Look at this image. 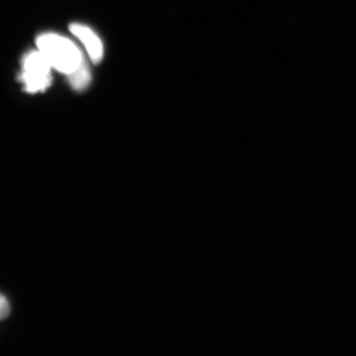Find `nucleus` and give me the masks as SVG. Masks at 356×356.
<instances>
[{"label":"nucleus","instance_id":"f257e3e1","mask_svg":"<svg viewBox=\"0 0 356 356\" xmlns=\"http://www.w3.org/2000/svg\"><path fill=\"white\" fill-rule=\"evenodd\" d=\"M37 46L51 67L67 76L79 69L86 60L76 44L60 35H41L37 40Z\"/></svg>","mask_w":356,"mask_h":356},{"label":"nucleus","instance_id":"20e7f679","mask_svg":"<svg viewBox=\"0 0 356 356\" xmlns=\"http://www.w3.org/2000/svg\"><path fill=\"white\" fill-rule=\"evenodd\" d=\"M67 76H69L70 86L76 90L81 91L88 88L91 81V74L86 60H84L79 69Z\"/></svg>","mask_w":356,"mask_h":356},{"label":"nucleus","instance_id":"39448f33","mask_svg":"<svg viewBox=\"0 0 356 356\" xmlns=\"http://www.w3.org/2000/svg\"><path fill=\"white\" fill-rule=\"evenodd\" d=\"M9 314H10V305L8 300L0 293V320H4L8 317Z\"/></svg>","mask_w":356,"mask_h":356},{"label":"nucleus","instance_id":"7ed1b4c3","mask_svg":"<svg viewBox=\"0 0 356 356\" xmlns=\"http://www.w3.org/2000/svg\"><path fill=\"white\" fill-rule=\"evenodd\" d=\"M70 32L81 40V43L86 47L89 58L93 63H99L103 58V44L102 40L97 34L88 26L83 24L70 25Z\"/></svg>","mask_w":356,"mask_h":356},{"label":"nucleus","instance_id":"f03ea898","mask_svg":"<svg viewBox=\"0 0 356 356\" xmlns=\"http://www.w3.org/2000/svg\"><path fill=\"white\" fill-rule=\"evenodd\" d=\"M51 65L41 51H32L26 56L23 65L22 81L26 90L38 92L51 83Z\"/></svg>","mask_w":356,"mask_h":356}]
</instances>
